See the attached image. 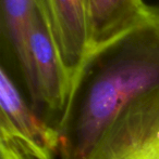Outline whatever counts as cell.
<instances>
[{"label": "cell", "mask_w": 159, "mask_h": 159, "mask_svg": "<svg viewBox=\"0 0 159 159\" xmlns=\"http://www.w3.org/2000/svg\"><path fill=\"white\" fill-rule=\"evenodd\" d=\"M58 131L60 159H142L159 144V7L87 57Z\"/></svg>", "instance_id": "cell-1"}, {"label": "cell", "mask_w": 159, "mask_h": 159, "mask_svg": "<svg viewBox=\"0 0 159 159\" xmlns=\"http://www.w3.org/2000/svg\"><path fill=\"white\" fill-rule=\"evenodd\" d=\"M27 74L21 87L32 107L58 129L72 84L62 63L45 0L33 11L27 34Z\"/></svg>", "instance_id": "cell-2"}, {"label": "cell", "mask_w": 159, "mask_h": 159, "mask_svg": "<svg viewBox=\"0 0 159 159\" xmlns=\"http://www.w3.org/2000/svg\"><path fill=\"white\" fill-rule=\"evenodd\" d=\"M1 159H56L59 131L32 107L12 76L0 66Z\"/></svg>", "instance_id": "cell-3"}, {"label": "cell", "mask_w": 159, "mask_h": 159, "mask_svg": "<svg viewBox=\"0 0 159 159\" xmlns=\"http://www.w3.org/2000/svg\"><path fill=\"white\" fill-rule=\"evenodd\" d=\"M51 30L71 84L89 55L87 0H45Z\"/></svg>", "instance_id": "cell-4"}, {"label": "cell", "mask_w": 159, "mask_h": 159, "mask_svg": "<svg viewBox=\"0 0 159 159\" xmlns=\"http://www.w3.org/2000/svg\"><path fill=\"white\" fill-rule=\"evenodd\" d=\"M40 0H0V66L21 89L27 74V34Z\"/></svg>", "instance_id": "cell-5"}, {"label": "cell", "mask_w": 159, "mask_h": 159, "mask_svg": "<svg viewBox=\"0 0 159 159\" xmlns=\"http://www.w3.org/2000/svg\"><path fill=\"white\" fill-rule=\"evenodd\" d=\"M89 54L145 22L154 7L144 0H87Z\"/></svg>", "instance_id": "cell-6"}, {"label": "cell", "mask_w": 159, "mask_h": 159, "mask_svg": "<svg viewBox=\"0 0 159 159\" xmlns=\"http://www.w3.org/2000/svg\"><path fill=\"white\" fill-rule=\"evenodd\" d=\"M142 159H159V144L156 145L151 152L146 154Z\"/></svg>", "instance_id": "cell-7"}]
</instances>
